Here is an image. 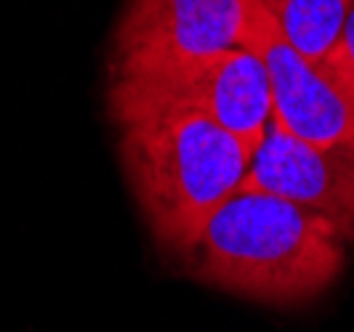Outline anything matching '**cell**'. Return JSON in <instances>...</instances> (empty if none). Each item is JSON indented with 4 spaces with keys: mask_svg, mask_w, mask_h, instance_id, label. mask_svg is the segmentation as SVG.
<instances>
[{
    "mask_svg": "<svg viewBox=\"0 0 354 332\" xmlns=\"http://www.w3.org/2000/svg\"><path fill=\"white\" fill-rule=\"evenodd\" d=\"M344 242L319 213L240 186L178 258L205 284L285 306L319 295L338 280Z\"/></svg>",
    "mask_w": 354,
    "mask_h": 332,
    "instance_id": "1",
    "label": "cell"
},
{
    "mask_svg": "<svg viewBox=\"0 0 354 332\" xmlns=\"http://www.w3.org/2000/svg\"><path fill=\"white\" fill-rule=\"evenodd\" d=\"M120 165L160 250L181 255L248 175L253 152L200 115L120 125Z\"/></svg>",
    "mask_w": 354,
    "mask_h": 332,
    "instance_id": "2",
    "label": "cell"
},
{
    "mask_svg": "<svg viewBox=\"0 0 354 332\" xmlns=\"http://www.w3.org/2000/svg\"><path fill=\"white\" fill-rule=\"evenodd\" d=\"M106 106L118 128L174 112L200 115L234 133L250 152L274 120L269 72L248 46L149 70L112 72Z\"/></svg>",
    "mask_w": 354,
    "mask_h": 332,
    "instance_id": "3",
    "label": "cell"
},
{
    "mask_svg": "<svg viewBox=\"0 0 354 332\" xmlns=\"http://www.w3.org/2000/svg\"><path fill=\"white\" fill-rule=\"evenodd\" d=\"M253 0H128L109 72H136L245 46Z\"/></svg>",
    "mask_w": 354,
    "mask_h": 332,
    "instance_id": "4",
    "label": "cell"
},
{
    "mask_svg": "<svg viewBox=\"0 0 354 332\" xmlns=\"http://www.w3.org/2000/svg\"><path fill=\"white\" fill-rule=\"evenodd\" d=\"M245 46L261 56L269 72L272 123L319 146L354 139V99L285 40L277 21L259 0H253Z\"/></svg>",
    "mask_w": 354,
    "mask_h": 332,
    "instance_id": "5",
    "label": "cell"
},
{
    "mask_svg": "<svg viewBox=\"0 0 354 332\" xmlns=\"http://www.w3.org/2000/svg\"><path fill=\"white\" fill-rule=\"evenodd\" d=\"M243 186L319 213L346 242L354 240V139L319 146L272 123Z\"/></svg>",
    "mask_w": 354,
    "mask_h": 332,
    "instance_id": "6",
    "label": "cell"
},
{
    "mask_svg": "<svg viewBox=\"0 0 354 332\" xmlns=\"http://www.w3.org/2000/svg\"><path fill=\"white\" fill-rule=\"evenodd\" d=\"M266 14L277 21L285 40L322 67L341 40L354 0H259Z\"/></svg>",
    "mask_w": 354,
    "mask_h": 332,
    "instance_id": "7",
    "label": "cell"
},
{
    "mask_svg": "<svg viewBox=\"0 0 354 332\" xmlns=\"http://www.w3.org/2000/svg\"><path fill=\"white\" fill-rule=\"evenodd\" d=\"M322 70L328 72L338 86L354 99V6L349 11V17H346L341 40H338V46L330 53V59L322 64Z\"/></svg>",
    "mask_w": 354,
    "mask_h": 332,
    "instance_id": "8",
    "label": "cell"
}]
</instances>
